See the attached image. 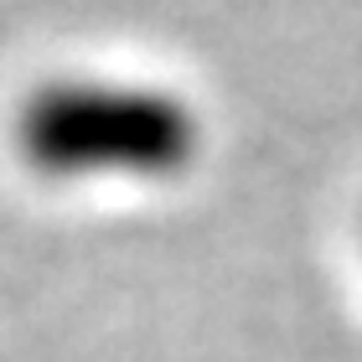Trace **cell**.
<instances>
[{"mask_svg": "<svg viewBox=\"0 0 362 362\" xmlns=\"http://www.w3.org/2000/svg\"><path fill=\"white\" fill-rule=\"evenodd\" d=\"M192 151V109L156 88L73 78L21 109V156L47 176H166Z\"/></svg>", "mask_w": 362, "mask_h": 362, "instance_id": "obj_1", "label": "cell"}]
</instances>
